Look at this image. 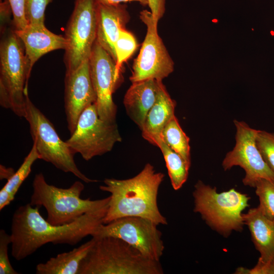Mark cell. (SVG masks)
<instances>
[{
  "instance_id": "1",
  "label": "cell",
  "mask_w": 274,
  "mask_h": 274,
  "mask_svg": "<svg viewBox=\"0 0 274 274\" xmlns=\"http://www.w3.org/2000/svg\"><path fill=\"white\" fill-rule=\"evenodd\" d=\"M40 207L29 203L18 207L11 223V254L23 260L48 243L74 246L88 235L91 236L104 224L107 212L86 214L66 225L55 226L40 214Z\"/></svg>"
},
{
  "instance_id": "2",
  "label": "cell",
  "mask_w": 274,
  "mask_h": 274,
  "mask_svg": "<svg viewBox=\"0 0 274 274\" xmlns=\"http://www.w3.org/2000/svg\"><path fill=\"white\" fill-rule=\"evenodd\" d=\"M164 175L156 172L147 163L135 176L124 180L106 179L99 189L110 193V200L104 224L129 216L149 219L157 224L166 225V219L160 213L157 203L159 187Z\"/></svg>"
},
{
  "instance_id": "3",
  "label": "cell",
  "mask_w": 274,
  "mask_h": 274,
  "mask_svg": "<svg viewBox=\"0 0 274 274\" xmlns=\"http://www.w3.org/2000/svg\"><path fill=\"white\" fill-rule=\"evenodd\" d=\"M32 188L29 203L44 207L47 221L55 226L70 224L86 214L107 212L110 200V196L97 200L82 199V182L77 181L67 188H59L47 183L42 173L35 175Z\"/></svg>"
},
{
  "instance_id": "4",
  "label": "cell",
  "mask_w": 274,
  "mask_h": 274,
  "mask_svg": "<svg viewBox=\"0 0 274 274\" xmlns=\"http://www.w3.org/2000/svg\"><path fill=\"white\" fill-rule=\"evenodd\" d=\"M94 238L78 274L163 273L159 261L145 257L124 241L110 236Z\"/></svg>"
},
{
  "instance_id": "5",
  "label": "cell",
  "mask_w": 274,
  "mask_h": 274,
  "mask_svg": "<svg viewBox=\"0 0 274 274\" xmlns=\"http://www.w3.org/2000/svg\"><path fill=\"white\" fill-rule=\"evenodd\" d=\"M30 71L24 45L14 29H7L0 43V105L24 118Z\"/></svg>"
},
{
  "instance_id": "6",
  "label": "cell",
  "mask_w": 274,
  "mask_h": 274,
  "mask_svg": "<svg viewBox=\"0 0 274 274\" xmlns=\"http://www.w3.org/2000/svg\"><path fill=\"white\" fill-rule=\"evenodd\" d=\"M193 196L194 212L199 213L212 229L226 237L233 230H243L242 212L249 206L250 199L247 194L234 188L218 193L216 187L199 180L194 186Z\"/></svg>"
},
{
  "instance_id": "7",
  "label": "cell",
  "mask_w": 274,
  "mask_h": 274,
  "mask_svg": "<svg viewBox=\"0 0 274 274\" xmlns=\"http://www.w3.org/2000/svg\"><path fill=\"white\" fill-rule=\"evenodd\" d=\"M24 118L28 122L33 144L40 159L52 164L58 169L71 173L86 183L97 182L87 177L78 168L74 159V153L66 141H63L53 124L26 97Z\"/></svg>"
},
{
  "instance_id": "8",
  "label": "cell",
  "mask_w": 274,
  "mask_h": 274,
  "mask_svg": "<svg viewBox=\"0 0 274 274\" xmlns=\"http://www.w3.org/2000/svg\"><path fill=\"white\" fill-rule=\"evenodd\" d=\"M122 138L116 122H108L98 116L95 104L80 115L74 132L66 141L73 152L88 161L111 151Z\"/></svg>"
},
{
  "instance_id": "9",
  "label": "cell",
  "mask_w": 274,
  "mask_h": 274,
  "mask_svg": "<svg viewBox=\"0 0 274 274\" xmlns=\"http://www.w3.org/2000/svg\"><path fill=\"white\" fill-rule=\"evenodd\" d=\"M97 4L95 0H76L65 33L64 60L66 73L89 59L96 40Z\"/></svg>"
},
{
  "instance_id": "10",
  "label": "cell",
  "mask_w": 274,
  "mask_h": 274,
  "mask_svg": "<svg viewBox=\"0 0 274 274\" xmlns=\"http://www.w3.org/2000/svg\"><path fill=\"white\" fill-rule=\"evenodd\" d=\"M154 222L140 217H124L102 224L92 236H114L127 242L145 257L159 261L164 246L161 232Z\"/></svg>"
},
{
  "instance_id": "11",
  "label": "cell",
  "mask_w": 274,
  "mask_h": 274,
  "mask_svg": "<svg viewBox=\"0 0 274 274\" xmlns=\"http://www.w3.org/2000/svg\"><path fill=\"white\" fill-rule=\"evenodd\" d=\"M140 19L147 27L141 48L132 65L131 83L149 79L162 81L174 70V62L158 35V23L150 11L140 12Z\"/></svg>"
},
{
  "instance_id": "12",
  "label": "cell",
  "mask_w": 274,
  "mask_h": 274,
  "mask_svg": "<svg viewBox=\"0 0 274 274\" xmlns=\"http://www.w3.org/2000/svg\"><path fill=\"white\" fill-rule=\"evenodd\" d=\"M233 122L236 129L235 145L224 158L223 169L227 170L234 166H240L246 173L243 184L251 187H254L260 179H274V172L264 160L256 145L258 130L244 121L234 120Z\"/></svg>"
},
{
  "instance_id": "13",
  "label": "cell",
  "mask_w": 274,
  "mask_h": 274,
  "mask_svg": "<svg viewBox=\"0 0 274 274\" xmlns=\"http://www.w3.org/2000/svg\"><path fill=\"white\" fill-rule=\"evenodd\" d=\"M89 66L98 116L105 121L116 122L117 109L113 94L118 87L121 75L116 72L112 57L96 41L89 57Z\"/></svg>"
},
{
  "instance_id": "14",
  "label": "cell",
  "mask_w": 274,
  "mask_h": 274,
  "mask_svg": "<svg viewBox=\"0 0 274 274\" xmlns=\"http://www.w3.org/2000/svg\"><path fill=\"white\" fill-rule=\"evenodd\" d=\"M64 108L68 130H75L81 113L95 104L96 95L90 74L89 59L72 72L65 74Z\"/></svg>"
},
{
  "instance_id": "15",
  "label": "cell",
  "mask_w": 274,
  "mask_h": 274,
  "mask_svg": "<svg viewBox=\"0 0 274 274\" xmlns=\"http://www.w3.org/2000/svg\"><path fill=\"white\" fill-rule=\"evenodd\" d=\"M244 224L249 229L252 241L260 256L255 266L274 264V217L266 215L259 207L242 214Z\"/></svg>"
},
{
  "instance_id": "16",
  "label": "cell",
  "mask_w": 274,
  "mask_h": 274,
  "mask_svg": "<svg viewBox=\"0 0 274 274\" xmlns=\"http://www.w3.org/2000/svg\"><path fill=\"white\" fill-rule=\"evenodd\" d=\"M97 4V3H96ZM96 41L111 55L116 63L114 44L119 32L129 19L125 5L97 4Z\"/></svg>"
},
{
  "instance_id": "17",
  "label": "cell",
  "mask_w": 274,
  "mask_h": 274,
  "mask_svg": "<svg viewBox=\"0 0 274 274\" xmlns=\"http://www.w3.org/2000/svg\"><path fill=\"white\" fill-rule=\"evenodd\" d=\"M14 31L24 45L30 72L41 56L54 50H65L66 47L64 36L55 34L46 27L36 28L28 25L23 29H14Z\"/></svg>"
},
{
  "instance_id": "18",
  "label": "cell",
  "mask_w": 274,
  "mask_h": 274,
  "mask_svg": "<svg viewBox=\"0 0 274 274\" xmlns=\"http://www.w3.org/2000/svg\"><path fill=\"white\" fill-rule=\"evenodd\" d=\"M160 81L149 79L132 83L124 95L123 104L127 114L141 130L156 100Z\"/></svg>"
},
{
  "instance_id": "19",
  "label": "cell",
  "mask_w": 274,
  "mask_h": 274,
  "mask_svg": "<svg viewBox=\"0 0 274 274\" xmlns=\"http://www.w3.org/2000/svg\"><path fill=\"white\" fill-rule=\"evenodd\" d=\"M176 102L168 93L161 81L156 100L147 114L141 129L143 138L152 145L159 147L162 132L175 115Z\"/></svg>"
},
{
  "instance_id": "20",
  "label": "cell",
  "mask_w": 274,
  "mask_h": 274,
  "mask_svg": "<svg viewBox=\"0 0 274 274\" xmlns=\"http://www.w3.org/2000/svg\"><path fill=\"white\" fill-rule=\"evenodd\" d=\"M95 242L91 239L72 250L58 254L36 266L37 274H78L82 261Z\"/></svg>"
},
{
  "instance_id": "21",
  "label": "cell",
  "mask_w": 274,
  "mask_h": 274,
  "mask_svg": "<svg viewBox=\"0 0 274 274\" xmlns=\"http://www.w3.org/2000/svg\"><path fill=\"white\" fill-rule=\"evenodd\" d=\"M39 159L36 146L32 147L22 163L0 190V210L8 206L15 198L22 183L31 171L33 163Z\"/></svg>"
},
{
  "instance_id": "22",
  "label": "cell",
  "mask_w": 274,
  "mask_h": 274,
  "mask_svg": "<svg viewBox=\"0 0 274 274\" xmlns=\"http://www.w3.org/2000/svg\"><path fill=\"white\" fill-rule=\"evenodd\" d=\"M161 139L169 147L180 154L190 167V139L183 130L175 115L164 128Z\"/></svg>"
},
{
  "instance_id": "23",
  "label": "cell",
  "mask_w": 274,
  "mask_h": 274,
  "mask_svg": "<svg viewBox=\"0 0 274 274\" xmlns=\"http://www.w3.org/2000/svg\"><path fill=\"white\" fill-rule=\"evenodd\" d=\"M158 148L163 154L172 187L175 190H179L187 180L190 167L180 154L163 141Z\"/></svg>"
},
{
  "instance_id": "24",
  "label": "cell",
  "mask_w": 274,
  "mask_h": 274,
  "mask_svg": "<svg viewBox=\"0 0 274 274\" xmlns=\"http://www.w3.org/2000/svg\"><path fill=\"white\" fill-rule=\"evenodd\" d=\"M137 47V42L133 35L125 28L121 29L114 44L116 68L118 75H121L123 63L133 54Z\"/></svg>"
},
{
  "instance_id": "25",
  "label": "cell",
  "mask_w": 274,
  "mask_h": 274,
  "mask_svg": "<svg viewBox=\"0 0 274 274\" xmlns=\"http://www.w3.org/2000/svg\"><path fill=\"white\" fill-rule=\"evenodd\" d=\"M259 207L267 216L274 217V179H260L255 183Z\"/></svg>"
},
{
  "instance_id": "26",
  "label": "cell",
  "mask_w": 274,
  "mask_h": 274,
  "mask_svg": "<svg viewBox=\"0 0 274 274\" xmlns=\"http://www.w3.org/2000/svg\"><path fill=\"white\" fill-rule=\"evenodd\" d=\"M52 0H25L26 16L28 25L36 28L45 27V12Z\"/></svg>"
},
{
  "instance_id": "27",
  "label": "cell",
  "mask_w": 274,
  "mask_h": 274,
  "mask_svg": "<svg viewBox=\"0 0 274 274\" xmlns=\"http://www.w3.org/2000/svg\"><path fill=\"white\" fill-rule=\"evenodd\" d=\"M256 141L264 160L274 172V132L258 130Z\"/></svg>"
},
{
  "instance_id": "28",
  "label": "cell",
  "mask_w": 274,
  "mask_h": 274,
  "mask_svg": "<svg viewBox=\"0 0 274 274\" xmlns=\"http://www.w3.org/2000/svg\"><path fill=\"white\" fill-rule=\"evenodd\" d=\"M11 244L10 234L4 229L0 230V273L18 274L11 264L8 257V246Z\"/></svg>"
},
{
  "instance_id": "29",
  "label": "cell",
  "mask_w": 274,
  "mask_h": 274,
  "mask_svg": "<svg viewBox=\"0 0 274 274\" xmlns=\"http://www.w3.org/2000/svg\"><path fill=\"white\" fill-rule=\"evenodd\" d=\"M13 16V28L15 30H22L28 26L26 16L25 0H8Z\"/></svg>"
},
{
  "instance_id": "30",
  "label": "cell",
  "mask_w": 274,
  "mask_h": 274,
  "mask_svg": "<svg viewBox=\"0 0 274 274\" xmlns=\"http://www.w3.org/2000/svg\"><path fill=\"white\" fill-rule=\"evenodd\" d=\"M148 6L154 21L158 23L165 12L166 0H147Z\"/></svg>"
},
{
  "instance_id": "31",
  "label": "cell",
  "mask_w": 274,
  "mask_h": 274,
  "mask_svg": "<svg viewBox=\"0 0 274 274\" xmlns=\"http://www.w3.org/2000/svg\"><path fill=\"white\" fill-rule=\"evenodd\" d=\"M235 273L239 274H274V264L261 267L254 266L251 269L238 267Z\"/></svg>"
},
{
  "instance_id": "32",
  "label": "cell",
  "mask_w": 274,
  "mask_h": 274,
  "mask_svg": "<svg viewBox=\"0 0 274 274\" xmlns=\"http://www.w3.org/2000/svg\"><path fill=\"white\" fill-rule=\"evenodd\" d=\"M95 1L97 4L108 5H117L122 4L123 3L136 2L143 6H148L147 0H95Z\"/></svg>"
},
{
  "instance_id": "33",
  "label": "cell",
  "mask_w": 274,
  "mask_h": 274,
  "mask_svg": "<svg viewBox=\"0 0 274 274\" xmlns=\"http://www.w3.org/2000/svg\"><path fill=\"white\" fill-rule=\"evenodd\" d=\"M14 170L11 167H6L1 165L0 166V178L1 180L7 179L8 180L15 173Z\"/></svg>"
}]
</instances>
